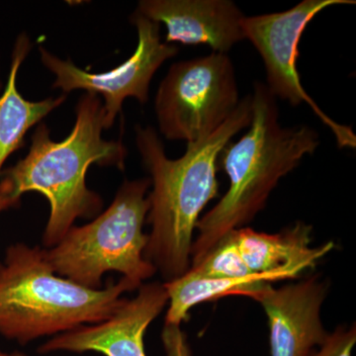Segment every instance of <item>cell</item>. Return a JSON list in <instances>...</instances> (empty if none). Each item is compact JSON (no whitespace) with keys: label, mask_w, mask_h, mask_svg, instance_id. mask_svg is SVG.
Here are the masks:
<instances>
[{"label":"cell","mask_w":356,"mask_h":356,"mask_svg":"<svg viewBox=\"0 0 356 356\" xmlns=\"http://www.w3.org/2000/svg\"><path fill=\"white\" fill-rule=\"evenodd\" d=\"M252 121V95L205 139L187 144L177 159L166 156L153 128H136V144L153 185L147 222L151 225L145 259L165 282L184 275L191 264L194 231L204 208L219 196L217 161L232 138Z\"/></svg>","instance_id":"obj_1"},{"label":"cell","mask_w":356,"mask_h":356,"mask_svg":"<svg viewBox=\"0 0 356 356\" xmlns=\"http://www.w3.org/2000/svg\"><path fill=\"white\" fill-rule=\"evenodd\" d=\"M104 111L93 93L81 96L72 132L54 142L44 124L32 136L29 153L13 168L0 173V194L13 206L26 192L36 191L50 204L44 228V247H55L79 218L95 216L102 207L99 195L86 185V172L93 163L124 170L126 149L121 140L102 139Z\"/></svg>","instance_id":"obj_2"},{"label":"cell","mask_w":356,"mask_h":356,"mask_svg":"<svg viewBox=\"0 0 356 356\" xmlns=\"http://www.w3.org/2000/svg\"><path fill=\"white\" fill-rule=\"evenodd\" d=\"M278 117L276 98L266 83L257 81L248 132L236 142H229L220 154L229 189L199 220L191 264L200 261L229 232L252 222L266 207L281 178L318 149L320 139L314 129L306 125L284 128Z\"/></svg>","instance_id":"obj_3"},{"label":"cell","mask_w":356,"mask_h":356,"mask_svg":"<svg viewBox=\"0 0 356 356\" xmlns=\"http://www.w3.org/2000/svg\"><path fill=\"white\" fill-rule=\"evenodd\" d=\"M135 290L124 277L102 289L81 286L53 270L44 248L13 243L0 261V336L26 346L98 324Z\"/></svg>","instance_id":"obj_4"},{"label":"cell","mask_w":356,"mask_h":356,"mask_svg":"<svg viewBox=\"0 0 356 356\" xmlns=\"http://www.w3.org/2000/svg\"><path fill=\"white\" fill-rule=\"evenodd\" d=\"M151 179L125 180L108 208L83 226H72L58 245L46 250L58 276L89 289H102L105 273L116 271L139 289L156 273L145 259L149 236Z\"/></svg>","instance_id":"obj_5"},{"label":"cell","mask_w":356,"mask_h":356,"mask_svg":"<svg viewBox=\"0 0 356 356\" xmlns=\"http://www.w3.org/2000/svg\"><path fill=\"white\" fill-rule=\"evenodd\" d=\"M240 102L231 58L213 51L172 65L159 84L154 110L166 139L192 144L214 133Z\"/></svg>","instance_id":"obj_6"},{"label":"cell","mask_w":356,"mask_h":356,"mask_svg":"<svg viewBox=\"0 0 356 356\" xmlns=\"http://www.w3.org/2000/svg\"><path fill=\"white\" fill-rule=\"evenodd\" d=\"M355 4L353 0H303L282 13L243 18L245 39L250 40L264 62L266 86L271 95L292 105L306 103L316 116L334 134L339 147L355 149L353 129L332 120L307 93L300 79L297 60L299 42L307 26L330 6Z\"/></svg>","instance_id":"obj_7"},{"label":"cell","mask_w":356,"mask_h":356,"mask_svg":"<svg viewBox=\"0 0 356 356\" xmlns=\"http://www.w3.org/2000/svg\"><path fill=\"white\" fill-rule=\"evenodd\" d=\"M132 22L138 31L137 48L123 64L108 72H86L72 60H62L43 47L39 48L42 63L56 76L54 88H60L65 93L81 89L104 98L105 129L113 125L126 98H136L143 104L149 100V84L156 70L178 53L175 44L161 42L158 23L138 11L133 14Z\"/></svg>","instance_id":"obj_8"},{"label":"cell","mask_w":356,"mask_h":356,"mask_svg":"<svg viewBox=\"0 0 356 356\" xmlns=\"http://www.w3.org/2000/svg\"><path fill=\"white\" fill-rule=\"evenodd\" d=\"M168 303L165 284L146 283L132 299H124L111 317L53 337L38 348L40 355L96 353L104 356H147L145 334Z\"/></svg>","instance_id":"obj_9"},{"label":"cell","mask_w":356,"mask_h":356,"mask_svg":"<svg viewBox=\"0 0 356 356\" xmlns=\"http://www.w3.org/2000/svg\"><path fill=\"white\" fill-rule=\"evenodd\" d=\"M329 283L320 276L280 288H266L254 300L261 304L269 327L270 356H309L329 332L321 318Z\"/></svg>","instance_id":"obj_10"},{"label":"cell","mask_w":356,"mask_h":356,"mask_svg":"<svg viewBox=\"0 0 356 356\" xmlns=\"http://www.w3.org/2000/svg\"><path fill=\"white\" fill-rule=\"evenodd\" d=\"M138 13L166 28L165 43L206 44L227 54L245 39L241 9L229 0H142Z\"/></svg>","instance_id":"obj_11"},{"label":"cell","mask_w":356,"mask_h":356,"mask_svg":"<svg viewBox=\"0 0 356 356\" xmlns=\"http://www.w3.org/2000/svg\"><path fill=\"white\" fill-rule=\"evenodd\" d=\"M312 232L311 225L297 222L277 234L245 227L234 229L233 234L243 261L252 273L286 271L299 277L334 248L332 242L311 248Z\"/></svg>","instance_id":"obj_12"},{"label":"cell","mask_w":356,"mask_h":356,"mask_svg":"<svg viewBox=\"0 0 356 356\" xmlns=\"http://www.w3.org/2000/svg\"><path fill=\"white\" fill-rule=\"evenodd\" d=\"M298 276L286 271L254 273L238 278H206L187 270L168 282H165L168 296L165 324L179 325L188 320L192 308L205 302L229 296H243L254 299L273 283L296 280Z\"/></svg>","instance_id":"obj_13"},{"label":"cell","mask_w":356,"mask_h":356,"mask_svg":"<svg viewBox=\"0 0 356 356\" xmlns=\"http://www.w3.org/2000/svg\"><path fill=\"white\" fill-rule=\"evenodd\" d=\"M30 51V41L20 35L14 47L13 62L6 88L0 95V173L8 156L20 149L26 133L60 106L65 96L47 98L42 102H29L17 89L18 72ZM1 90V81H0Z\"/></svg>","instance_id":"obj_14"},{"label":"cell","mask_w":356,"mask_h":356,"mask_svg":"<svg viewBox=\"0 0 356 356\" xmlns=\"http://www.w3.org/2000/svg\"><path fill=\"white\" fill-rule=\"evenodd\" d=\"M188 270L206 278H238L254 274L245 266L233 231L222 238L200 261L192 264Z\"/></svg>","instance_id":"obj_15"},{"label":"cell","mask_w":356,"mask_h":356,"mask_svg":"<svg viewBox=\"0 0 356 356\" xmlns=\"http://www.w3.org/2000/svg\"><path fill=\"white\" fill-rule=\"evenodd\" d=\"M356 343L355 325H339L325 339V343L312 351L309 356H353Z\"/></svg>","instance_id":"obj_16"},{"label":"cell","mask_w":356,"mask_h":356,"mask_svg":"<svg viewBox=\"0 0 356 356\" xmlns=\"http://www.w3.org/2000/svg\"><path fill=\"white\" fill-rule=\"evenodd\" d=\"M161 341L165 356H194L181 325L165 324L161 332Z\"/></svg>","instance_id":"obj_17"},{"label":"cell","mask_w":356,"mask_h":356,"mask_svg":"<svg viewBox=\"0 0 356 356\" xmlns=\"http://www.w3.org/2000/svg\"><path fill=\"white\" fill-rule=\"evenodd\" d=\"M10 207H13V204L11 203L10 201L7 200L6 197H3V196L0 194V213Z\"/></svg>","instance_id":"obj_18"},{"label":"cell","mask_w":356,"mask_h":356,"mask_svg":"<svg viewBox=\"0 0 356 356\" xmlns=\"http://www.w3.org/2000/svg\"><path fill=\"white\" fill-rule=\"evenodd\" d=\"M0 356H28L24 353H21V351L15 350L13 351V353H7V351H4L1 350L0 348Z\"/></svg>","instance_id":"obj_19"}]
</instances>
